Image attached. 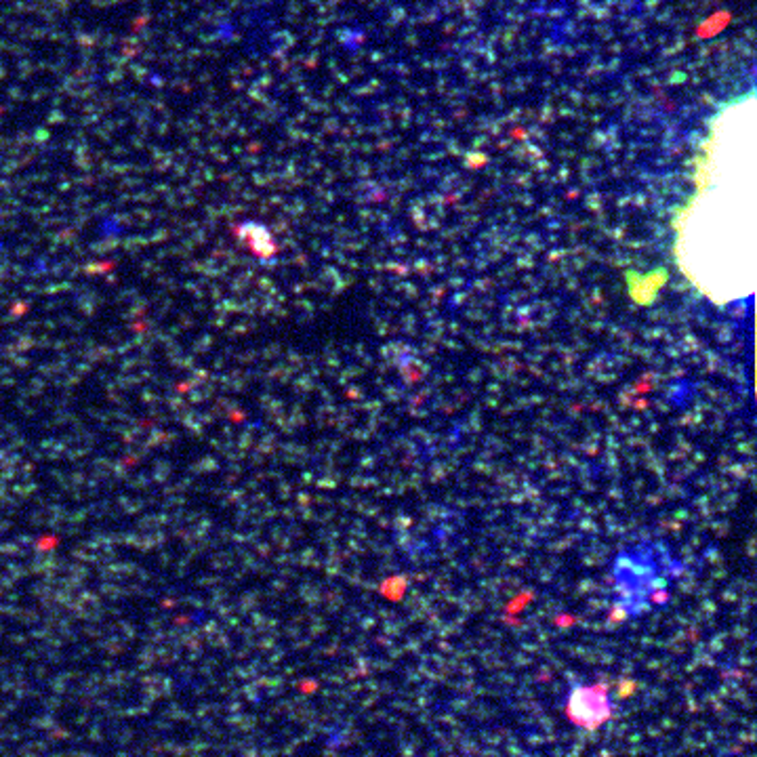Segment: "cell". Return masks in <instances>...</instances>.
Returning a JSON list of instances; mask_svg holds the SVG:
<instances>
[{
    "instance_id": "cell-1",
    "label": "cell",
    "mask_w": 757,
    "mask_h": 757,
    "mask_svg": "<svg viewBox=\"0 0 757 757\" xmlns=\"http://www.w3.org/2000/svg\"><path fill=\"white\" fill-rule=\"evenodd\" d=\"M671 574L646 553H620L614 566L616 608L625 616H640L665 596Z\"/></svg>"
},
{
    "instance_id": "cell-2",
    "label": "cell",
    "mask_w": 757,
    "mask_h": 757,
    "mask_svg": "<svg viewBox=\"0 0 757 757\" xmlns=\"http://www.w3.org/2000/svg\"><path fill=\"white\" fill-rule=\"evenodd\" d=\"M566 715L577 728L598 730L612 715L608 688L604 684L598 686L574 684L566 697Z\"/></svg>"
}]
</instances>
